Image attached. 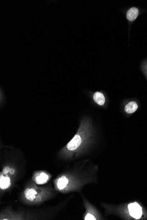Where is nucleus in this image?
<instances>
[{
	"label": "nucleus",
	"mask_w": 147,
	"mask_h": 220,
	"mask_svg": "<svg viewBox=\"0 0 147 220\" xmlns=\"http://www.w3.org/2000/svg\"><path fill=\"white\" fill-rule=\"evenodd\" d=\"M138 108V106L137 103L134 101L130 102L129 103L127 104L125 108V110L127 113L129 114L134 113L137 110Z\"/></svg>",
	"instance_id": "423d86ee"
},
{
	"label": "nucleus",
	"mask_w": 147,
	"mask_h": 220,
	"mask_svg": "<svg viewBox=\"0 0 147 220\" xmlns=\"http://www.w3.org/2000/svg\"><path fill=\"white\" fill-rule=\"evenodd\" d=\"M93 99L94 101L100 106H102L105 103V98L103 94L101 92H96L93 95Z\"/></svg>",
	"instance_id": "0eeeda50"
},
{
	"label": "nucleus",
	"mask_w": 147,
	"mask_h": 220,
	"mask_svg": "<svg viewBox=\"0 0 147 220\" xmlns=\"http://www.w3.org/2000/svg\"><path fill=\"white\" fill-rule=\"evenodd\" d=\"M130 215L136 219L141 218L142 214V208L138 203H131L128 206Z\"/></svg>",
	"instance_id": "7ed1b4c3"
},
{
	"label": "nucleus",
	"mask_w": 147,
	"mask_h": 220,
	"mask_svg": "<svg viewBox=\"0 0 147 220\" xmlns=\"http://www.w3.org/2000/svg\"><path fill=\"white\" fill-rule=\"evenodd\" d=\"M51 175L45 171H38L34 173L32 181L38 185L45 184L50 179Z\"/></svg>",
	"instance_id": "f03ea898"
},
{
	"label": "nucleus",
	"mask_w": 147,
	"mask_h": 220,
	"mask_svg": "<svg viewBox=\"0 0 147 220\" xmlns=\"http://www.w3.org/2000/svg\"><path fill=\"white\" fill-rule=\"evenodd\" d=\"M139 14V10L137 8L133 7L130 8L127 12V19L130 21H135L138 16Z\"/></svg>",
	"instance_id": "39448f33"
},
{
	"label": "nucleus",
	"mask_w": 147,
	"mask_h": 220,
	"mask_svg": "<svg viewBox=\"0 0 147 220\" xmlns=\"http://www.w3.org/2000/svg\"><path fill=\"white\" fill-rule=\"evenodd\" d=\"M55 191L51 186L38 187L32 181L26 185L21 194L20 199L24 204L40 205L54 197Z\"/></svg>",
	"instance_id": "f257e3e1"
},
{
	"label": "nucleus",
	"mask_w": 147,
	"mask_h": 220,
	"mask_svg": "<svg viewBox=\"0 0 147 220\" xmlns=\"http://www.w3.org/2000/svg\"><path fill=\"white\" fill-rule=\"evenodd\" d=\"M82 142H83V139L80 135H75L73 139H71L67 144L66 147V149L69 151H74L76 150L80 146Z\"/></svg>",
	"instance_id": "20e7f679"
}]
</instances>
